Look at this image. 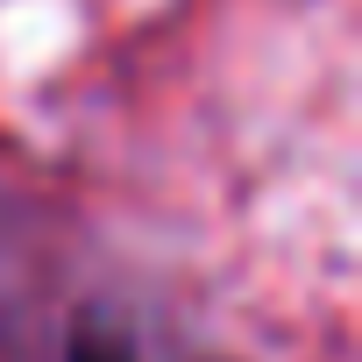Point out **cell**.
<instances>
[{
    "label": "cell",
    "instance_id": "obj_1",
    "mask_svg": "<svg viewBox=\"0 0 362 362\" xmlns=\"http://www.w3.org/2000/svg\"><path fill=\"white\" fill-rule=\"evenodd\" d=\"M71 362H135V348H128L121 334L86 327V334H71Z\"/></svg>",
    "mask_w": 362,
    "mask_h": 362
}]
</instances>
